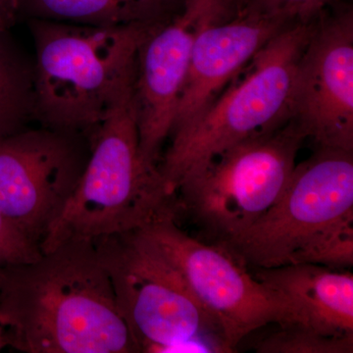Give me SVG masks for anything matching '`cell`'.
Returning a JSON list of instances; mask_svg holds the SVG:
<instances>
[{"instance_id": "6da1fadb", "label": "cell", "mask_w": 353, "mask_h": 353, "mask_svg": "<svg viewBox=\"0 0 353 353\" xmlns=\"http://www.w3.org/2000/svg\"><path fill=\"white\" fill-rule=\"evenodd\" d=\"M0 325L18 352H138L92 241H67L3 267Z\"/></svg>"}, {"instance_id": "7a4b0ae2", "label": "cell", "mask_w": 353, "mask_h": 353, "mask_svg": "<svg viewBox=\"0 0 353 353\" xmlns=\"http://www.w3.org/2000/svg\"><path fill=\"white\" fill-rule=\"evenodd\" d=\"M26 22L34 48L37 122L88 136L134 85L139 46L157 25Z\"/></svg>"}, {"instance_id": "3957f363", "label": "cell", "mask_w": 353, "mask_h": 353, "mask_svg": "<svg viewBox=\"0 0 353 353\" xmlns=\"http://www.w3.org/2000/svg\"><path fill=\"white\" fill-rule=\"evenodd\" d=\"M132 94L134 85L90 136L82 178L44 236L41 252L70 241L134 231L178 210L158 167L141 154Z\"/></svg>"}, {"instance_id": "277c9868", "label": "cell", "mask_w": 353, "mask_h": 353, "mask_svg": "<svg viewBox=\"0 0 353 353\" xmlns=\"http://www.w3.org/2000/svg\"><path fill=\"white\" fill-rule=\"evenodd\" d=\"M313 23H294L276 34L194 123L170 137L158 163L169 196L227 148L289 122L292 83Z\"/></svg>"}, {"instance_id": "5b68a950", "label": "cell", "mask_w": 353, "mask_h": 353, "mask_svg": "<svg viewBox=\"0 0 353 353\" xmlns=\"http://www.w3.org/2000/svg\"><path fill=\"white\" fill-rule=\"evenodd\" d=\"M92 241L138 352H231L180 274L137 230Z\"/></svg>"}, {"instance_id": "8992f818", "label": "cell", "mask_w": 353, "mask_h": 353, "mask_svg": "<svg viewBox=\"0 0 353 353\" xmlns=\"http://www.w3.org/2000/svg\"><path fill=\"white\" fill-rule=\"evenodd\" d=\"M304 141L290 120L232 145L180 183L176 209L187 211L218 243L232 240L283 196Z\"/></svg>"}, {"instance_id": "52a82bcc", "label": "cell", "mask_w": 353, "mask_h": 353, "mask_svg": "<svg viewBox=\"0 0 353 353\" xmlns=\"http://www.w3.org/2000/svg\"><path fill=\"white\" fill-rule=\"evenodd\" d=\"M166 213L137 230L185 281L192 296L214 320L230 352L252 332L269 324L294 322L289 304L259 282L222 245H210L176 226Z\"/></svg>"}, {"instance_id": "ba28073f", "label": "cell", "mask_w": 353, "mask_h": 353, "mask_svg": "<svg viewBox=\"0 0 353 353\" xmlns=\"http://www.w3.org/2000/svg\"><path fill=\"white\" fill-rule=\"evenodd\" d=\"M353 211V152L317 148L296 164L284 194L262 217L224 246L246 267L289 265L317 232Z\"/></svg>"}, {"instance_id": "9c48e42d", "label": "cell", "mask_w": 353, "mask_h": 353, "mask_svg": "<svg viewBox=\"0 0 353 353\" xmlns=\"http://www.w3.org/2000/svg\"><path fill=\"white\" fill-rule=\"evenodd\" d=\"M92 138L41 126L0 139V212L41 248L82 178Z\"/></svg>"}, {"instance_id": "30bf717a", "label": "cell", "mask_w": 353, "mask_h": 353, "mask_svg": "<svg viewBox=\"0 0 353 353\" xmlns=\"http://www.w3.org/2000/svg\"><path fill=\"white\" fill-rule=\"evenodd\" d=\"M290 120L317 148L353 152V9L336 0L313 23L297 64Z\"/></svg>"}, {"instance_id": "8fae6325", "label": "cell", "mask_w": 353, "mask_h": 353, "mask_svg": "<svg viewBox=\"0 0 353 353\" xmlns=\"http://www.w3.org/2000/svg\"><path fill=\"white\" fill-rule=\"evenodd\" d=\"M236 15L232 0H183L139 46L132 97L139 148L148 163L158 166L170 136L196 37L211 23Z\"/></svg>"}, {"instance_id": "7c38bea8", "label": "cell", "mask_w": 353, "mask_h": 353, "mask_svg": "<svg viewBox=\"0 0 353 353\" xmlns=\"http://www.w3.org/2000/svg\"><path fill=\"white\" fill-rule=\"evenodd\" d=\"M290 25L241 12L206 26L194 41L169 138L194 123L255 55Z\"/></svg>"}, {"instance_id": "4fadbf2b", "label": "cell", "mask_w": 353, "mask_h": 353, "mask_svg": "<svg viewBox=\"0 0 353 353\" xmlns=\"http://www.w3.org/2000/svg\"><path fill=\"white\" fill-rule=\"evenodd\" d=\"M253 276L289 304L290 325L323 336H353V275L314 264L256 268Z\"/></svg>"}, {"instance_id": "5bb4252c", "label": "cell", "mask_w": 353, "mask_h": 353, "mask_svg": "<svg viewBox=\"0 0 353 353\" xmlns=\"http://www.w3.org/2000/svg\"><path fill=\"white\" fill-rule=\"evenodd\" d=\"M183 0H18V20H43L102 27L164 22Z\"/></svg>"}, {"instance_id": "9a60e30c", "label": "cell", "mask_w": 353, "mask_h": 353, "mask_svg": "<svg viewBox=\"0 0 353 353\" xmlns=\"http://www.w3.org/2000/svg\"><path fill=\"white\" fill-rule=\"evenodd\" d=\"M37 122L34 58L13 36L0 29V139Z\"/></svg>"}, {"instance_id": "2e32d148", "label": "cell", "mask_w": 353, "mask_h": 353, "mask_svg": "<svg viewBox=\"0 0 353 353\" xmlns=\"http://www.w3.org/2000/svg\"><path fill=\"white\" fill-rule=\"evenodd\" d=\"M290 264H314L334 270L352 267L353 211L313 234L294 253Z\"/></svg>"}, {"instance_id": "e0dca14e", "label": "cell", "mask_w": 353, "mask_h": 353, "mask_svg": "<svg viewBox=\"0 0 353 353\" xmlns=\"http://www.w3.org/2000/svg\"><path fill=\"white\" fill-rule=\"evenodd\" d=\"M259 353H352L353 336H323L303 327L288 325L260 341Z\"/></svg>"}, {"instance_id": "ac0fdd59", "label": "cell", "mask_w": 353, "mask_h": 353, "mask_svg": "<svg viewBox=\"0 0 353 353\" xmlns=\"http://www.w3.org/2000/svg\"><path fill=\"white\" fill-rule=\"evenodd\" d=\"M334 1L336 0H248L241 12L283 21L288 24H308Z\"/></svg>"}, {"instance_id": "d6986e66", "label": "cell", "mask_w": 353, "mask_h": 353, "mask_svg": "<svg viewBox=\"0 0 353 353\" xmlns=\"http://www.w3.org/2000/svg\"><path fill=\"white\" fill-rule=\"evenodd\" d=\"M41 254V248L28 240L0 212V271L7 265L32 261Z\"/></svg>"}, {"instance_id": "ffe728a7", "label": "cell", "mask_w": 353, "mask_h": 353, "mask_svg": "<svg viewBox=\"0 0 353 353\" xmlns=\"http://www.w3.org/2000/svg\"><path fill=\"white\" fill-rule=\"evenodd\" d=\"M18 0H0V29L12 30L18 21Z\"/></svg>"}, {"instance_id": "44dd1931", "label": "cell", "mask_w": 353, "mask_h": 353, "mask_svg": "<svg viewBox=\"0 0 353 353\" xmlns=\"http://www.w3.org/2000/svg\"><path fill=\"white\" fill-rule=\"evenodd\" d=\"M7 347H8V336H7L6 329L0 325V352Z\"/></svg>"}, {"instance_id": "7402d4cb", "label": "cell", "mask_w": 353, "mask_h": 353, "mask_svg": "<svg viewBox=\"0 0 353 353\" xmlns=\"http://www.w3.org/2000/svg\"><path fill=\"white\" fill-rule=\"evenodd\" d=\"M248 0H232L233 2L234 6L236 7V11L240 14L243 9L245 8V3Z\"/></svg>"}]
</instances>
